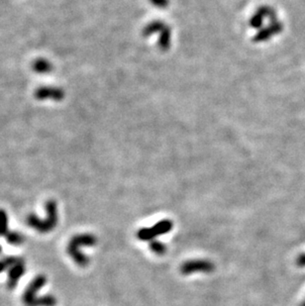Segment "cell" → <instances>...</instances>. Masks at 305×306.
Here are the masks:
<instances>
[{"label": "cell", "mask_w": 305, "mask_h": 306, "mask_svg": "<svg viewBox=\"0 0 305 306\" xmlns=\"http://www.w3.org/2000/svg\"><path fill=\"white\" fill-rule=\"evenodd\" d=\"M47 282V277L44 274L37 275L27 287L23 294V302L26 306H55L57 298L54 295H44L38 297L36 294Z\"/></svg>", "instance_id": "cell-1"}, {"label": "cell", "mask_w": 305, "mask_h": 306, "mask_svg": "<svg viewBox=\"0 0 305 306\" xmlns=\"http://www.w3.org/2000/svg\"><path fill=\"white\" fill-rule=\"evenodd\" d=\"M97 243V239L92 234H79L74 236L68 242L66 252L73 258L74 262L80 267H85L89 264V258L86 255L80 251V247H93Z\"/></svg>", "instance_id": "cell-2"}, {"label": "cell", "mask_w": 305, "mask_h": 306, "mask_svg": "<svg viewBox=\"0 0 305 306\" xmlns=\"http://www.w3.org/2000/svg\"><path fill=\"white\" fill-rule=\"evenodd\" d=\"M46 211H47V218L42 220L38 218L35 214H29L26 219V223L28 226L33 228L34 230L40 233H49L53 231L59 220L58 216V206L56 201L49 200L46 203Z\"/></svg>", "instance_id": "cell-3"}, {"label": "cell", "mask_w": 305, "mask_h": 306, "mask_svg": "<svg viewBox=\"0 0 305 306\" xmlns=\"http://www.w3.org/2000/svg\"><path fill=\"white\" fill-rule=\"evenodd\" d=\"M173 222L171 220L165 219L161 220L154 226L150 228H142L137 232V238L141 241H150L156 238L159 235L167 234L173 229Z\"/></svg>", "instance_id": "cell-4"}, {"label": "cell", "mask_w": 305, "mask_h": 306, "mask_svg": "<svg viewBox=\"0 0 305 306\" xmlns=\"http://www.w3.org/2000/svg\"><path fill=\"white\" fill-rule=\"evenodd\" d=\"M215 266L212 262L207 260H191L183 263L180 267V273L184 275H189L193 273H212Z\"/></svg>", "instance_id": "cell-5"}, {"label": "cell", "mask_w": 305, "mask_h": 306, "mask_svg": "<svg viewBox=\"0 0 305 306\" xmlns=\"http://www.w3.org/2000/svg\"><path fill=\"white\" fill-rule=\"evenodd\" d=\"M26 268H25V262L24 260H22L11 267L8 270V280H7V287L9 290H13L16 288L18 281L20 278L23 276V274H25Z\"/></svg>", "instance_id": "cell-6"}, {"label": "cell", "mask_w": 305, "mask_h": 306, "mask_svg": "<svg viewBox=\"0 0 305 306\" xmlns=\"http://www.w3.org/2000/svg\"><path fill=\"white\" fill-rule=\"evenodd\" d=\"M64 97V93L58 88H41L37 92V97L40 99H45L51 97L53 99H61Z\"/></svg>", "instance_id": "cell-7"}, {"label": "cell", "mask_w": 305, "mask_h": 306, "mask_svg": "<svg viewBox=\"0 0 305 306\" xmlns=\"http://www.w3.org/2000/svg\"><path fill=\"white\" fill-rule=\"evenodd\" d=\"M5 238H6L7 243L10 245H13V246H20L25 242L24 235L19 233V232H15V231L8 232L5 235Z\"/></svg>", "instance_id": "cell-8"}, {"label": "cell", "mask_w": 305, "mask_h": 306, "mask_svg": "<svg viewBox=\"0 0 305 306\" xmlns=\"http://www.w3.org/2000/svg\"><path fill=\"white\" fill-rule=\"evenodd\" d=\"M21 260H22L21 258H17V257H6L2 258V260H0V274L6 270H9L11 267L19 263Z\"/></svg>", "instance_id": "cell-9"}, {"label": "cell", "mask_w": 305, "mask_h": 306, "mask_svg": "<svg viewBox=\"0 0 305 306\" xmlns=\"http://www.w3.org/2000/svg\"><path fill=\"white\" fill-rule=\"evenodd\" d=\"M149 247H150V249L152 250V252L155 253V254L158 255V256L165 255V254L167 253V250H168V249H167V246H166L165 244L160 242V241H157V240H152V241L150 242Z\"/></svg>", "instance_id": "cell-10"}, {"label": "cell", "mask_w": 305, "mask_h": 306, "mask_svg": "<svg viewBox=\"0 0 305 306\" xmlns=\"http://www.w3.org/2000/svg\"><path fill=\"white\" fill-rule=\"evenodd\" d=\"M8 233V216L6 211L0 209V237Z\"/></svg>", "instance_id": "cell-11"}, {"label": "cell", "mask_w": 305, "mask_h": 306, "mask_svg": "<svg viewBox=\"0 0 305 306\" xmlns=\"http://www.w3.org/2000/svg\"><path fill=\"white\" fill-rule=\"evenodd\" d=\"M51 64L47 62V61H44V60H40V61H37L34 64V69H36V72L38 73H47L49 72V70L51 69Z\"/></svg>", "instance_id": "cell-12"}, {"label": "cell", "mask_w": 305, "mask_h": 306, "mask_svg": "<svg viewBox=\"0 0 305 306\" xmlns=\"http://www.w3.org/2000/svg\"><path fill=\"white\" fill-rule=\"evenodd\" d=\"M154 4H157L159 6H163L168 3V0H152Z\"/></svg>", "instance_id": "cell-13"}, {"label": "cell", "mask_w": 305, "mask_h": 306, "mask_svg": "<svg viewBox=\"0 0 305 306\" xmlns=\"http://www.w3.org/2000/svg\"><path fill=\"white\" fill-rule=\"evenodd\" d=\"M1 252H2V247L0 246V253H1Z\"/></svg>", "instance_id": "cell-14"}]
</instances>
